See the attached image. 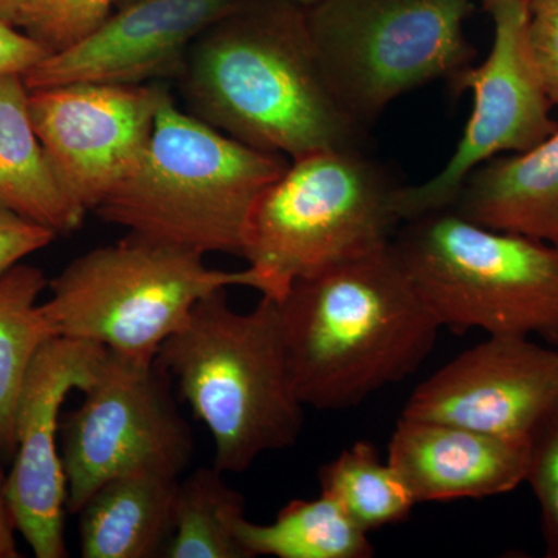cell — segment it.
Wrapping results in <instances>:
<instances>
[{
    "label": "cell",
    "mask_w": 558,
    "mask_h": 558,
    "mask_svg": "<svg viewBox=\"0 0 558 558\" xmlns=\"http://www.w3.org/2000/svg\"><path fill=\"white\" fill-rule=\"evenodd\" d=\"M186 112L229 137L289 160L366 148L319 60L306 7L248 0L194 40L180 69Z\"/></svg>",
    "instance_id": "cell-1"
},
{
    "label": "cell",
    "mask_w": 558,
    "mask_h": 558,
    "mask_svg": "<svg viewBox=\"0 0 558 558\" xmlns=\"http://www.w3.org/2000/svg\"><path fill=\"white\" fill-rule=\"evenodd\" d=\"M278 304L296 395L317 410L351 409L407 379L442 329L392 242L299 279Z\"/></svg>",
    "instance_id": "cell-2"
},
{
    "label": "cell",
    "mask_w": 558,
    "mask_h": 558,
    "mask_svg": "<svg viewBox=\"0 0 558 558\" xmlns=\"http://www.w3.org/2000/svg\"><path fill=\"white\" fill-rule=\"evenodd\" d=\"M215 440V468L242 473L299 442L304 422L290 373L278 300L230 306L227 289L204 296L156 357Z\"/></svg>",
    "instance_id": "cell-3"
},
{
    "label": "cell",
    "mask_w": 558,
    "mask_h": 558,
    "mask_svg": "<svg viewBox=\"0 0 558 558\" xmlns=\"http://www.w3.org/2000/svg\"><path fill=\"white\" fill-rule=\"evenodd\" d=\"M288 165V157L196 119L168 94L137 167L94 213L130 233L202 255L241 256L256 201Z\"/></svg>",
    "instance_id": "cell-4"
},
{
    "label": "cell",
    "mask_w": 558,
    "mask_h": 558,
    "mask_svg": "<svg viewBox=\"0 0 558 558\" xmlns=\"http://www.w3.org/2000/svg\"><path fill=\"white\" fill-rule=\"evenodd\" d=\"M398 180L366 150L330 149L289 160L260 194L241 258L281 300L299 279L387 247L402 226Z\"/></svg>",
    "instance_id": "cell-5"
},
{
    "label": "cell",
    "mask_w": 558,
    "mask_h": 558,
    "mask_svg": "<svg viewBox=\"0 0 558 558\" xmlns=\"http://www.w3.org/2000/svg\"><path fill=\"white\" fill-rule=\"evenodd\" d=\"M392 248L440 328L558 347V244L486 229L447 208L403 222Z\"/></svg>",
    "instance_id": "cell-6"
},
{
    "label": "cell",
    "mask_w": 558,
    "mask_h": 558,
    "mask_svg": "<svg viewBox=\"0 0 558 558\" xmlns=\"http://www.w3.org/2000/svg\"><path fill=\"white\" fill-rule=\"evenodd\" d=\"M204 256L130 233L73 259L49 281L51 296L44 310L58 337L154 362L204 296L234 286L263 293L255 270L211 269Z\"/></svg>",
    "instance_id": "cell-7"
},
{
    "label": "cell",
    "mask_w": 558,
    "mask_h": 558,
    "mask_svg": "<svg viewBox=\"0 0 558 558\" xmlns=\"http://www.w3.org/2000/svg\"><path fill=\"white\" fill-rule=\"evenodd\" d=\"M475 0H318L307 25L326 75L365 130L402 95L473 65Z\"/></svg>",
    "instance_id": "cell-8"
},
{
    "label": "cell",
    "mask_w": 558,
    "mask_h": 558,
    "mask_svg": "<svg viewBox=\"0 0 558 558\" xmlns=\"http://www.w3.org/2000/svg\"><path fill=\"white\" fill-rule=\"evenodd\" d=\"M171 377L154 362L108 351L75 410L61 417L68 512H80L108 481L132 472L178 476L194 440L171 395Z\"/></svg>",
    "instance_id": "cell-9"
},
{
    "label": "cell",
    "mask_w": 558,
    "mask_h": 558,
    "mask_svg": "<svg viewBox=\"0 0 558 558\" xmlns=\"http://www.w3.org/2000/svg\"><path fill=\"white\" fill-rule=\"evenodd\" d=\"M487 13L494 21L490 53L449 83L457 97L465 90L473 94L465 130L438 174L418 185L399 186L395 205L402 223L450 208L462 183L481 165L534 148L557 130L553 105L529 53L526 0H501Z\"/></svg>",
    "instance_id": "cell-10"
},
{
    "label": "cell",
    "mask_w": 558,
    "mask_h": 558,
    "mask_svg": "<svg viewBox=\"0 0 558 558\" xmlns=\"http://www.w3.org/2000/svg\"><path fill=\"white\" fill-rule=\"evenodd\" d=\"M168 94L154 83L31 90L33 126L69 196L84 211H95L137 167Z\"/></svg>",
    "instance_id": "cell-11"
},
{
    "label": "cell",
    "mask_w": 558,
    "mask_h": 558,
    "mask_svg": "<svg viewBox=\"0 0 558 558\" xmlns=\"http://www.w3.org/2000/svg\"><path fill=\"white\" fill-rule=\"evenodd\" d=\"M108 349L57 337L40 349L28 371L14 418L16 449L7 494L17 532L35 557L65 558L68 480L62 464L61 409L73 389H86Z\"/></svg>",
    "instance_id": "cell-12"
},
{
    "label": "cell",
    "mask_w": 558,
    "mask_h": 558,
    "mask_svg": "<svg viewBox=\"0 0 558 558\" xmlns=\"http://www.w3.org/2000/svg\"><path fill=\"white\" fill-rule=\"evenodd\" d=\"M558 407V351L531 337L488 336L422 381L403 417L526 439Z\"/></svg>",
    "instance_id": "cell-13"
},
{
    "label": "cell",
    "mask_w": 558,
    "mask_h": 558,
    "mask_svg": "<svg viewBox=\"0 0 558 558\" xmlns=\"http://www.w3.org/2000/svg\"><path fill=\"white\" fill-rule=\"evenodd\" d=\"M248 0H120L108 17L22 78L28 90L73 83L178 78L194 40Z\"/></svg>",
    "instance_id": "cell-14"
},
{
    "label": "cell",
    "mask_w": 558,
    "mask_h": 558,
    "mask_svg": "<svg viewBox=\"0 0 558 558\" xmlns=\"http://www.w3.org/2000/svg\"><path fill=\"white\" fill-rule=\"evenodd\" d=\"M527 457L526 439L403 416L388 447L417 505L509 494L526 480Z\"/></svg>",
    "instance_id": "cell-15"
},
{
    "label": "cell",
    "mask_w": 558,
    "mask_h": 558,
    "mask_svg": "<svg viewBox=\"0 0 558 558\" xmlns=\"http://www.w3.org/2000/svg\"><path fill=\"white\" fill-rule=\"evenodd\" d=\"M450 209L486 229L558 244V126L534 148L476 168Z\"/></svg>",
    "instance_id": "cell-16"
},
{
    "label": "cell",
    "mask_w": 558,
    "mask_h": 558,
    "mask_svg": "<svg viewBox=\"0 0 558 558\" xmlns=\"http://www.w3.org/2000/svg\"><path fill=\"white\" fill-rule=\"evenodd\" d=\"M179 481L143 470L102 484L76 513L81 556L163 557L172 535Z\"/></svg>",
    "instance_id": "cell-17"
},
{
    "label": "cell",
    "mask_w": 558,
    "mask_h": 558,
    "mask_svg": "<svg viewBox=\"0 0 558 558\" xmlns=\"http://www.w3.org/2000/svg\"><path fill=\"white\" fill-rule=\"evenodd\" d=\"M21 75L0 76V204L54 233L80 229L86 211L69 196L33 126Z\"/></svg>",
    "instance_id": "cell-18"
},
{
    "label": "cell",
    "mask_w": 558,
    "mask_h": 558,
    "mask_svg": "<svg viewBox=\"0 0 558 558\" xmlns=\"http://www.w3.org/2000/svg\"><path fill=\"white\" fill-rule=\"evenodd\" d=\"M49 279L38 267L17 264L0 277V458L11 462L14 418L22 388L40 349L57 330L39 303Z\"/></svg>",
    "instance_id": "cell-19"
},
{
    "label": "cell",
    "mask_w": 558,
    "mask_h": 558,
    "mask_svg": "<svg viewBox=\"0 0 558 558\" xmlns=\"http://www.w3.org/2000/svg\"><path fill=\"white\" fill-rule=\"evenodd\" d=\"M238 538L250 558H371L376 554L368 532L325 495L292 499L269 524L242 519Z\"/></svg>",
    "instance_id": "cell-20"
},
{
    "label": "cell",
    "mask_w": 558,
    "mask_h": 558,
    "mask_svg": "<svg viewBox=\"0 0 558 558\" xmlns=\"http://www.w3.org/2000/svg\"><path fill=\"white\" fill-rule=\"evenodd\" d=\"M245 498L219 469L201 468L179 481L168 558H250L238 538Z\"/></svg>",
    "instance_id": "cell-21"
},
{
    "label": "cell",
    "mask_w": 558,
    "mask_h": 558,
    "mask_svg": "<svg viewBox=\"0 0 558 558\" xmlns=\"http://www.w3.org/2000/svg\"><path fill=\"white\" fill-rule=\"evenodd\" d=\"M322 495L365 532L391 526L417 505L398 470L368 440H357L318 472Z\"/></svg>",
    "instance_id": "cell-22"
},
{
    "label": "cell",
    "mask_w": 558,
    "mask_h": 558,
    "mask_svg": "<svg viewBox=\"0 0 558 558\" xmlns=\"http://www.w3.org/2000/svg\"><path fill=\"white\" fill-rule=\"evenodd\" d=\"M120 0H24L17 27L50 53L94 32Z\"/></svg>",
    "instance_id": "cell-23"
},
{
    "label": "cell",
    "mask_w": 558,
    "mask_h": 558,
    "mask_svg": "<svg viewBox=\"0 0 558 558\" xmlns=\"http://www.w3.org/2000/svg\"><path fill=\"white\" fill-rule=\"evenodd\" d=\"M526 483L542 512L546 558H558V407L529 436Z\"/></svg>",
    "instance_id": "cell-24"
},
{
    "label": "cell",
    "mask_w": 558,
    "mask_h": 558,
    "mask_svg": "<svg viewBox=\"0 0 558 558\" xmlns=\"http://www.w3.org/2000/svg\"><path fill=\"white\" fill-rule=\"evenodd\" d=\"M529 53L548 95L558 108V0H526Z\"/></svg>",
    "instance_id": "cell-25"
},
{
    "label": "cell",
    "mask_w": 558,
    "mask_h": 558,
    "mask_svg": "<svg viewBox=\"0 0 558 558\" xmlns=\"http://www.w3.org/2000/svg\"><path fill=\"white\" fill-rule=\"evenodd\" d=\"M57 236L53 230L0 204V277Z\"/></svg>",
    "instance_id": "cell-26"
},
{
    "label": "cell",
    "mask_w": 558,
    "mask_h": 558,
    "mask_svg": "<svg viewBox=\"0 0 558 558\" xmlns=\"http://www.w3.org/2000/svg\"><path fill=\"white\" fill-rule=\"evenodd\" d=\"M50 50L16 25L0 21V76H24L49 57Z\"/></svg>",
    "instance_id": "cell-27"
},
{
    "label": "cell",
    "mask_w": 558,
    "mask_h": 558,
    "mask_svg": "<svg viewBox=\"0 0 558 558\" xmlns=\"http://www.w3.org/2000/svg\"><path fill=\"white\" fill-rule=\"evenodd\" d=\"M7 461L0 458V558H20L16 520L7 494Z\"/></svg>",
    "instance_id": "cell-28"
},
{
    "label": "cell",
    "mask_w": 558,
    "mask_h": 558,
    "mask_svg": "<svg viewBox=\"0 0 558 558\" xmlns=\"http://www.w3.org/2000/svg\"><path fill=\"white\" fill-rule=\"evenodd\" d=\"M22 3L24 0H0V21L10 22L17 27Z\"/></svg>",
    "instance_id": "cell-29"
},
{
    "label": "cell",
    "mask_w": 558,
    "mask_h": 558,
    "mask_svg": "<svg viewBox=\"0 0 558 558\" xmlns=\"http://www.w3.org/2000/svg\"><path fill=\"white\" fill-rule=\"evenodd\" d=\"M481 5H483V9L488 11L492 9V7L497 5L498 2H501V0H480Z\"/></svg>",
    "instance_id": "cell-30"
},
{
    "label": "cell",
    "mask_w": 558,
    "mask_h": 558,
    "mask_svg": "<svg viewBox=\"0 0 558 558\" xmlns=\"http://www.w3.org/2000/svg\"><path fill=\"white\" fill-rule=\"evenodd\" d=\"M293 2L300 3V5L306 7V9H310V7L314 5V3H317L318 0H293Z\"/></svg>",
    "instance_id": "cell-31"
}]
</instances>
